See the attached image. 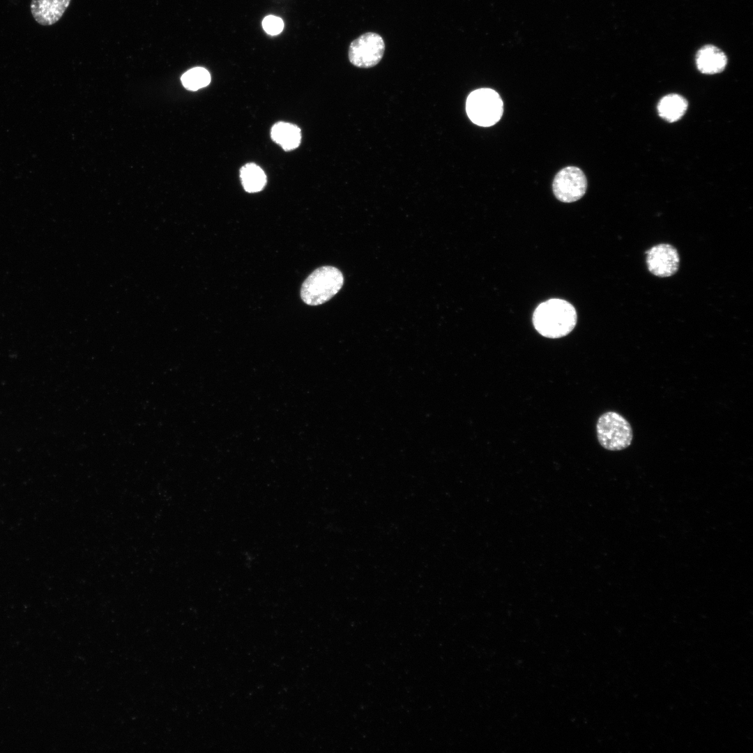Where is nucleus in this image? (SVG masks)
<instances>
[{"label": "nucleus", "mask_w": 753, "mask_h": 753, "mask_svg": "<svg viewBox=\"0 0 753 753\" xmlns=\"http://www.w3.org/2000/svg\"><path fill=\"white\" fill-rule=\"evenodd\" d=\"M70 1L71 0H31V13L39 24L50 26L61 18Z\"/></svg>", "instance_id": "6e6552de"}, {"label": "nucleus", "mask_w": 753, "mask_h": 753, "mask_svg": "<svg viewBox=\"0 0 753 753\" xmlns=\"http://www.w3.org/2000/svg\"><path fill=\"white\" fill-rule=\"evenodd\" d=\"M240 177L244 190L250 193L261 191L266 183L264 172L254 163H248L242 167Z\"/></svg>", "instance_id": "f8f14e48"}, {"label": "nucleus", "mask_w": 753, "mask_h": 753, "mask_svg": "<svg viewBox=\"0 0 753 753\" xmlns=\"http://www.w3.org/2000/svg\"><path fill=\"white\" fill-rule=\"evenodd\" d=\"M385 50L382 37L373 32L365 33L351 42L349 49L350 62L358 68L374 67L381 60Z\"/></svg>", "instance_id": "39448f33"}, {"label": "nucleus", "mask_w": 753, "mask_h": 753, "mask_svg": "<svg viewBox=\"0 0 753 753\" xmlns=\"http://www.w3.org/2000/svg\"><path fill=\"white\" fill-rule=\"evenodd\" d=\"M587 180L583 171L577 167L570 166L561 169L555 176L552 190L555 197L561 201L574 202L586 193Z\"/></svg>", "instance_id": "423d86ee"}, {"label": "nucleus", "mask_w": 753, "mask_h": 753, "mask_svg": "<svg viewBox=\"0 0 753 753\" xmlns=\"http://www.w3.org/2000/svg\"><path fill=\"white\" fill-rule=\"evenodd\" d=\"M185 88L196 91L208 85L211 75L208 71L202 67H195L186 71L181 78Z\"/></svg>", "instance_id": "ddd939ff"}, {"label": "nucleus", "mask_w": 753, "mask_h": 753, "mask_svg": "<svg viewBox=\"0 0 753 753\" xmlns=\"http://www.w3.org/2000/svg\"><path fill=\"white\" fill-rule=\"evenodd\" d=\"M577 320V312L566 301L552 298L540 303L533 314L535 330L547 338H560L569 334Z\"/></svg>", "instance_id": "f257e3e1"}, {"label": "nucleus", "mask_w": 753, "mask_h": 753, "mask_svg": "<svg viewBox=\"0 0 753 753\" xmlns=\"http://www.w3.org/2000/svg\"><path fill=\"white\" fill-rule=\"evenodd\" d=\"M262 26L267 33L274 36L279 34L282 31L284 22L282 20L278 17L268 15L265 17L263 20Z\"/></svg>", "instance_id": "4468645a"}, {"label": "nucleus", "mask_w": 753, "mask_h": 753, "mask_svg": "<svg viewBox=\"0 0 753 753\" xmlns=\"http://www.w3.org/2000/svg\"><path fill=\"white\" fill-rule=\"evenodd\" d=\"M343 284L344 276L338 268L321 266L305 279L301 289V296L309 305H319L337 294Z\"/></svg>", "instance_id": "f03ea898"}, {"label": "nucleus", "mask_w": 753, "mask_h": 753, "mask_svg": "<svg viewBox=\"0 0 753 753\" xmlns=\"http://www.w3.org/2000/svg\"><path fill=\"white\" fill-rule=\"evenodd\" d=\"M727 63L725 54L715 46L702 47L696 56L698 70L704 74H715L724 70Z\"/></svg>", "instance_id": "1a4fd4ad"}, {"label": "nucleus", "mask_w": 753, "mask_h": 753, "mask_svg": "<svg viewBox=\"0 0 753 753\" xmlns=\"http://www.w3.org/2000/svg\"><path fill=\"white\" fill-rule=\"evenodd\" d=\"M596 432L601 446L611 451L627 448L633 438L629 422L615 411L605 412L599 417L596 424Z\"/></svg>", "instance_id": "20e7f679"}, {"label": "nucleus", "mask_w": 753, "mask_h": 753, "mask_svg": "<svg viewBox=\"0 0 753 753\" xmlns=\"http://www.w3.org/2000/svg\"><path fill=\"white\" fill-rule=\"evenodd\" d=\"M466 110L475 124L489 127L502 117L503 103L499 93L493 89L482 88L472 91L468 96Z\"/></svg>", "instance_id": "7ed1b4c3"}, {"label": "nucleus", "mask_w": 753, "mask_h": 753, "mask_svg": "<svg viewBox=\"0 0 753 753\" xmlns=\"http://www.w3.org/2000/svg\"><path fill=\"white\" fill-rule=\"evenodd\" d=\"M687 109L686 99L674 93L664 96L657 105L659 115L669 122L678 121L685 114Z\"/></svg>", "instance_id": "9b49d317"}, {"label": "nucleus", "mask_w": 753, "mask_h": 753, "mask_svg": "<svg viewBox=\"0 0 753 753\" xmlns=\"http://www.w3.org/2000/svg\"><path fill=\"white\" fill-rule=\"evenodd\" d=\"M271 137L284 150L291 151L299 146L301 132L300 128L294 124L277 122L271 128Z\"/></svg>", "instance_id": "9d476101"}, {"label": "nucleus", "mask_w": 753, "mask_h": 753, "mask_svg": "<svg viewBox=\"0 0 753 753\" xmlns=\"http://www.w3.org/2000/svg\"><path fill=\"white\" fill-rule=\"evenodd\" d=\"M646 253L648 269L652 274L667 277L674 275L678 270L679 254L673 245L658 244L651 248Z\"/></svg>", "instance_id": "0eeeda50"}]
</instances>
